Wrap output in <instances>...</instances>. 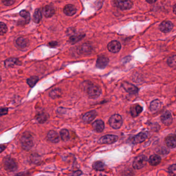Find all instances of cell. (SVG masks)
I'll use <instances>...</instances> for the list:
<instances>
[{
  "instance_id": "1",
  "label": "cell",
  "mask_w": 176,
  "mask_h": 176,
  "mask_svg": "<svg viewBox=\"0 0 176 176\" xmlns=\"http://www.w3.org/2000/svg\"><path fill=\"white\" fill-rule=\"evenodd\" d=\"M21 145L22 148L25 150H29L33 146L32 137L30 134L25 133L22 135L20 139Z\"/></svg>"
},
{
  "instance_id": "2",
  "label": "cell",
  "mask_w": 176,
  "mask_h": 176,
  "mask_svg": "<svg viewBox=\"0 0 176 176\" xmlns=\"http://www.w3.org/2000/svg\"><path fill=\"white\" fill-rule=\"evenodd\" d=\"M3 164L4 168L9 172H15L18 168V165L16 162L13 158H6L3 161Z\"/></svg>"
},
{
  "instance_id": "3",
  "label": "cell",
  "mask_w": 176,
  "mask_h": 176,
  "mask_svg": "<svg viewBox=\"0 0 176 176\" xmlns=\"http://www.w3.org/2000/svg\"><path fill=\"white\" fill-rule=\"evenodd\" d=\"M109 124L111 128L115 129H118L121 128L122 124V119L121 115H113L109 119Z\"/></svg>"
},
{
  "instance_id": "4",
  "label": "cell",
  "mask_w": 176,
  "mask_h": 176,
  "mask_svg": "<svg viewBox=\"0 0 176 176\" xmlns=\"http://www.w3.org/2000/svg\"><path fill=\"white\" fill-rule=\"evenodd\" d=\"M101 89L96 85H91L87 89V93L91 98L95 99L100 96L101 94Z\"/></svg>"
},
{
  "instance_id": "5",
  "label": "cell",
  "mask_w": 176,
  "mask_h": 176,
  "mask_svg": "<svg viewBox=\"0 0 176 176\" xmlns=\"http://www.w3.org/2000/svg\"><path fill=\"white\" fill-rule=\"evenodd\" d=\"M147 162V157L144 155H141L135 158L133 163V166L135 169H139L145 166Z\"/></svg>"
},
{
  "instance_id": "6",
  "label": "cell",
  "mask_w": 176,
  "mask_h": 176,
  "mask_svg": "<svg viewBox=\"0 0 176 176\" xmlns=\"http://www.w3.org/2000/svg\"><path fill=\"white\" fill-rule=\"evenodd\" d=\"M118 140L116 135H106L101 137L98 141L99 144H112Z\"/></svg>"
},
{
  "instance_id": "7",
  "label": "cell",
  "mask_w": 176,
  "mask_h": 176,
  "mask_svg": "<svg viewBox=\"0 0 176 176\" xmlns=\"http://www.w3.org/2000/svg\"><path fill=\"white\" fill-rule=\"evenodd\" d=\"M114 4L117 8L122 10H126L130 9L133 5L132 2L130 1H117L114 2Z\"/></svg>"
},
{
  "instance_id": "8",
  "label": "cell",
  "mask_w": 176,
  "mask_h": 176,
  "mask_svg": "<svg viewBox=\"0 0 176 176\" xmlns=\"http://www.w3.org/2000/svg\"><path fill=\"white\" fill-rule=\"evenodd\" d=\"M107 49L111 53H117L121 49V44L116 40L111 41L107 45Z\"/></svg>"
},
{
  "instance_id": "9",
  "label": "cell",
  "mask_w": 176,
  "mask_h": 176,
  "mask_svg": "<svg viewBox=\"0 0 176 176\" xmlns=\"http://www.w3.org/2000/svg\"><path fill=\"white\" fill-rule=\"evenodd\" d=\"M109 60L105 56L101 55L97 59L96 66L100 69H104L109 64Z\"/></svg>"
},
{
  "instance_id": "10",
  "label": "cell",
  "mask_w": 176,
  "mask_h": 176,
  "mask_svg": "<svg viewBox=\"0 0 176 176\" xmlns=\"http://www.w3.org/2000/svg\"><path fill=\"white\" fill-rule=\"evenodd\" d=\"M122 86L127 93L129 94H135L138 92V88L129 83H123L122 84Z\"/></svg>"
},
{
  "instance_id": "11",
  "label": "cell",
  "mask_w": 176,
  "mask_h": 176,
  "mask_svg": "<svg viewBox=\"0 0 176 176\" xmlns=\"http://www.w3.org/2000/svg\"><path fill=\"white\" fill-rule=\"evenodd\" d=\"M173 28V24L169 21H165L162 22L160 26L159 29L163 33L169 32L172 31Z\"/></svg>"
},
{
  "instance_id": "12",
  "label": "cell",
  "mask_w": 176,
  "mask_h": 176,
  "mask_svg": "<svg viewBox=\"0 0 176 176\" xmlns=\"http://www.w3.org/2000/svg\"><path fill=\"white\" fill-rule=\"evenodd\" d=\"M161 119L162 122L166 126H169L172 123L173 118L172 115L168 111H165L161 116Z\"/></svg>"
},
{
  "instance_id": "13",
  "label": "cell",
  "mask_w": 176,
  "mask_h": 176,
  "mask_svg": "<svg viewBox=\"0 0 176 176\" xmlns=\"http://www.w3.org/2000/svg\"><path fill=\"white\" fill-rule=\"evenodd\" d=\"M47 138L49 141L54 143H57L60 141V136L57 132L54 130H51L47 134Z\"/></svg>"
},
{
  "instance_id": "14",
  "label": "cell",
  "mask_w": 176,
  "mask_h": 176,
  "mask_svg": "<svg viewBox=\"0 0 176 176\" xmlns=\"http://www.w3.org/2000/svg\"><path fill=\"white\" fill-rule=\"evenodd\" d=\"M165 142L168 147L169 148H175L176 147V137L173 134H169L165 139Z\"/></svg>"
},
{
  "instance_id": "15",
  "label": "cell",
  "mask_w": 176,
  "mask_h": 176,
  "mask_svg": "<svg viewBox=\"0 0 176 176\" xmlns=\"http://www.w3.org/2000/svg\"><path fill=\"white\" fill-rule=\"evenodd\" d=\"M97 116V113L95 111H92L86 113L83 116L82 119L84 122L89 123L92 122Z\"/></svg>"
},
{
  "instance_id": "16",
  "label": "cell",
  "mask_w": 176,
  "mask_h": 176,
  "mask_svg": "<svg viewBox=\"0 0 176 176\" xmlns=\"http://www.w3.org/2000/svg\"><path fill=\"white\" fill-rule=\"evenodd\" d=\"M64 13L68 16H72L75 15L76 12L75 7L72 4H68L64 7Z\"/></svg>"
},
{
  "instance_id": "17",
  "label": "cell",
  "mask_w": 176,
  "mask_h": 176,
  "mask_svg": "<svg viewBox=\"0 0 176 176\" xmlns=\"http://www.w3.org/2000/svg\"><path fill=\"white\" fill-rule=\"evenodd\" d=\"M21 64V62L16 58H10L6 60L4 62L5 66L6 68L13 67L15 66H18Z\"/></svg>"
},
{
  "instance_id": "18",
  "label": "cell",
  "mask_w": 176,
  "mask_h": 176,
  "mask_svg": "<svg viewBox=\"0 0 176 176\" xmlns=\"http://www.w3.org/2000/svg\"><path fill=\"white\" fill-rule=\"evenodd\" d=\"M43 13L47 18H50L55 13V9L51 5H47L43 8Z\"/></svg>"
},
{
  "instance_id": "19",
  "label": "cell",
  "mask_w": 176,
  "mask_h": 176,
  "mask_svg": "<svg viewBox=\"0 0 176 176\" xmlns=\"http://www.w3.org/2000/svg\"><path fill=\"white\" fill-rule=\"evenodd\" d=\"M92 126L94 130L99 133L102 132L104 129V122L99 119L94 122Z\"/></svg>"
},
{
  "instance_id": "20",
  "label": "cell",
  "mask_w": 176,
  "mask_h": 176,
  "mask_svg": "<svg viewBox=\"0 0 176 176\" xmlns=\"http://www.w3.org/2000/svg\"><path fill=\"white\" fill-rule=\"evenodd\" d=\"M16 43L17 45L21 49L25 48L26 47H28V42L27 39L23 37H19L16 40Z\"/></svg>"
},
{
  "instance_id": "21",
  "label": "cell",
  "mask_w": 176,
  "mask_h": 176,
  "mask_svg": "<svg viewBox=\"0 0 176 176\" xmlns=\"http://www.w3.org/2000/svg\"><path fill=\"white\" fill-rule=\"evenodd\" d=\"M142 108L141 106L137 104L133 106L131 109V114L133 117H137L142 111Z\"/></svg>"
},
{
  "instance_id": "22",
  "label": "cell",
  "mask_w": 176,
  "mask_h": 176,
  "mask_svg": "<svg viewBox=\"0 0 176 176\" xmlns=\"http://www.w3.org/2000/svg\"><path fill=\"white\" fill-rule=\"evenodd\" d=\"M161 158L158 155H153L149 158V162L150 164L153 166H156L157 165L161 162Z\"/></svg>"
},
{
  "instance_id": "23",
  "label": "cell",
  "mask_w": 176,
  "mask_h": 176,
  "mask_svg": "<svg viewBox=\"0 0 176 176\" xmlns=\"http://www.w3.org/2000/svg\"><path fill=\"white\" fill-rule=\"evenodd\" d=\"M147 135L145 133H140L136 135L134 138V141L136 143H141V142L145 141L147 138Z\"/></svg>"
},
{
  "instance_id": "24",
  "label": "cell",
  "mask_w": 176,
  "mask_h": 176,
  "mask_svg": "<svg viewBox=\"0 0 176 176\" xmlns=\"http://www.w3.org/2000/svg\"><path fill=\"white\" fill-rule=\"evenodd\" d=\"M85 36V35L83 34H76L75 35L71 36L69 38V43L74 44L75 43H78V41L81 40Z\"/></svg>"
},
{
  "instance_id": "25",
  "label": "cell",
  "mask_w": 176,
  "mask_h": 176,
  "mask_svg": "<svg viewBox=\"0 0 176 176\" xmlns=\"http://www.w3.org/2000/svg\"><path fill=\"white\" fill-rule=\"evenodd\" d=\"M42 19V14L39 9H36L33 15V21L36 23H39Z\"/></svg>"
},
{
  "instance_id": "26",
  "label": "cell",
  "mask_w": 176,
  "mask_h": 176,
  "mask_svg": "<svg viewBox=\"0 0 176 176\" xmlns=\"http://www.w3.org/2000/svg\"><path fill=\"white\" fill-rule=\"evenodd\" d=\"M161 106V103L158 100H154L153 101L151 102V104H150V110L151 111H157L160 106Z\"/></svg>"
},
{
  "instance_id": "27",
  "label": "cell",
  "mask_w": 176,
  "mask_h": 176,
  "mask_svg": "<svg viewBox=\"0 0 176 176\" xmlns=\"http://www.w3.org/2000/svg\"><path fill=\"white\" fill-rule=\"evenodd\" d=\"M60 135L63 141L64 142L68 141L69 139V132L68 130L65 129L61 130L60 132Z\"/></svg>"
},
{
  "instance_id": "28",
  "label": "cell",
  "mask_w": 176,
  "mask_h": 176,
  "mask_svg": "<svg viewBox=\"0 0 176 176\" xmlns=\"http://www.w3.org/2000/svg\"><path fill=\"white\" fill-rule=\"evenodd\" d=\"M62 91L60 89L56 88L54 90H52L50 92L49 95H50V97H51L52 98L55 99L60 97L62 95Z\"/></svg>"
},
{
  "instance_id": "29",
  "label": "cell",
  "mask_w": 176,
  "mask_h": 176,
  "mask_svg": "<svg viewBox=\"0 0 176 176\" xmlns=\"http://www.w3.org/2000/svg\"><path fill=\"white\" fill-rule=\"evenodd\" d=\"M93 167L95 170L101 171L105 168V165L101 161H97L93 163Z\"/></svg>"
},
{
  "instance_id": "30",
  "label": "cell",
  "mask_w": 176,
  "mask_h": 176,
  "mask_svg": "<svg viewBox=\"0 0 176 176\" xmlns=\"http://www.w3.org/2000/svg\"><path fill=\"white\" fill-rule=\"evenodd\" d=\"M167 64L172 68H176V55L169 57L167 60Z\"/></svg>"
},
{
  "instance_id": "31",
  "label": "cell",
  "mask_w": 176,
  "mask_h": 176,
  "mask_svg": "<svg viewBox=\"0 0 176 176\" xmlns=\"http://www.w3.org/2000/svg\"><path fill=\"white\" fill-rule=\"evenodd\" d=\"M38 81V76H32L27 80V83H28V85H29V86L32 87L34 86V85H35Z\"/></svg>"
},
{
  "instance_id": "32",
  "label": "cell",
  "mask_w": 176,
  "mask_h": 176,
  "mask_svg": "<svg viewBox=\"0 0 176 176\" xmlns=\"http://www.w3.org/2000/svg\"><path fill=\"white\" fill-rule=\"evenodd\" d=\"M20 15L25 19L26 23H28L30 21V14L29 13L25 10H22L20 12Z\"/></svg>"
},
{
  "instance_id": "33",
  "label": "cell",
  "mask_w": 176,
  "mask_h": 176,
  "mask_svg": "<svg viewBox=\"0 0 176 176\" xmlns=\"http://www.w3.org/2000/svg\"><path fill=\"white\" fill-rule=\"evenodd\" d=\"M47 118L48 117H47L46 114L43 113L39 114L38 115H37V117H36V119L38 122L40 123H44V122L47 121Z\"/></svg>"
},
{
  "instance_id": "34",
  "label": "cell",
  "mask_w": 176,
  "mask_h": 176,
  "mask_svg": "<svg viewBox=\"0 0 176 176\" xmlns=\"http://www.w3.org/2000/svg\"><path fill=\"white\" fill-rule=\"evenodd\" d=\"M0 33L1 35H3L4 34H5L7 31H8V27L6 26V24L1 22L0 23Z\"/></svg>"
},
{
  "instance_id": "35",
  "label": "cell",
  "mask_w": 176,
  "mask_h": 176,
  "mask_svg": "<svg viewBox=\"0 0 176 176\" xmlns=\"http://www.w3.org/2000/svg\"><path fill=\"white\" fill-rule=\"evenodd\" d=\"M168 173L170 176H176V164L172 165L169 167Z\"/></svg>"
},
{
  "instance_id": "36",
  "label": "cell",
  "mask_w": 176,
  "mask_h": 176,
  "mask_svg": "<svg viewBox=\"0 0 176 176\" xmlns=\"http://www.w3.org/2000/svg\"><path fill=\"white\" fill-rule=\"evenodd\" d=\"M91 47L90 46V45H88L87 44H85L82 45V46L81 51H82L83 53H89V52L91 51Z\"/></svg>"
},
{
  "instance_id": "37",
  "label": "cell",
  "mask_w": 176,
  "mask_h": 176,
  "mask_svg": "<svg viewBox=\"0 0 176 176\" xmlns=\"http://www.w3.org/2000/svg\"><path fill=\"white\" fill-rule=\"evenodd\" d=\"M2 3L6 6H10L15 3V1H2Z\"/></svg>"
},
{
  "instance_id": "38",
  "label": "cell",
  "mask_w": 176,
  "mask_h": 176,
  "mask_svg": "<svg viewBox=\"0 0 176 176\" xmlns=\"http://www.w3.org/2000/svg\"><path fill=\"white\" fill-rule=\"evenodd\" d=\"M82 174V172H81V170H77V171L74 172L69 176H80V175Z\"/></svg>"
},
{
  "instance_id": "39",
  "label": "cell",
  "mask_w": 176,
  "mask_h": 176,
  "mask_svg": "<svg viewBox=\"0 0 176 176\" xmlns=\"http://www.w3.org/2000/svg\"><path fill=\"white\" fill-rule=\"evenodd\" d=\"M8 109L7 108H1V116H3L4 115H6L8 114Z\"/></svg>"
},
{
  "instance_id": "40",
  "label": "cell",
  "mask_w": 176,
  "mask_h": 176,
  "mask_svg": "<svg viewBox=\"0 0 176 176\" xmlns=\"http://www.w3.org/2000/svg\"><path fill=\"white\" fill-rule=\"evenodd\" d=\"M15 176H29V173L27 172H22L17 174Z\"/></svg>"
},
{
  "instance_id": "41",
  "label": "cell",
  "mask_w": 176,
  "mask_h": 176,
  "mask_svg": "<svg viewBox=\"0 0 176 176\" xmlns=\"http://www.w3.org/2000/svg\"><path fill=\"white\" fill-rule=\"evenodd\" d=\"M57 44V43H56V42H55V41L49 43V45H50V47H54V46H56Z\"/></svg>"
},
{
  "instance_id": "42",
  "label": "cell",
  "mask_w": 176,
  "mask_h": 176,
  "mask_svg": "<svg viewBox=\"0 0 176 176\" xmlns=\"http://www.w3.org/2000/svg\"><path fill=\"white\" fill-rule=\"evenodd\" d=\"M173 12L176 15V4H175V5L173 6Z\"/></svg>"
},
{
  "instance_id": "43",
  "label": "cell",
  "mask_w": 176,
  "mask_h": 176,
  "mask_svg": "<svg viewBox=\"0 0 176 176\" xmlns=\"http://www.w3.org/2000/svg\"><path fill=\"white\" fill-rule=\"evenodd\" d=\"M5 146H1V152H2V151L4 150V149H5Z\"/></svg>"
},
{
  "instance_id": "44",
  "label": "cell",
  "mask_w": 176,
  "mask_h": 176,
  "mask_svg": "<svg viewBox=\"0 0 176 176\" xmlns=\"http://www.w3.org/2000/svg\"><path fill=\"white\" fill-rule=\"evenodd\" d=\"M175 135H176V132H175Z\"/></svg>"
},
{
  "instance_id": "45",
  "label": "cell",
  "mask_w": 176,
  "mask_h": 176,
  "mask_svg": "<svg viewBox=\"0 0 176 176\" xmlns=\"http://www.w3.org/2000/svg\"><path fill=\"white\" fill-rule=\"evenodd\" d=\"M175 91H176V89H175Z\"/></svg>"
}]
</instances>
